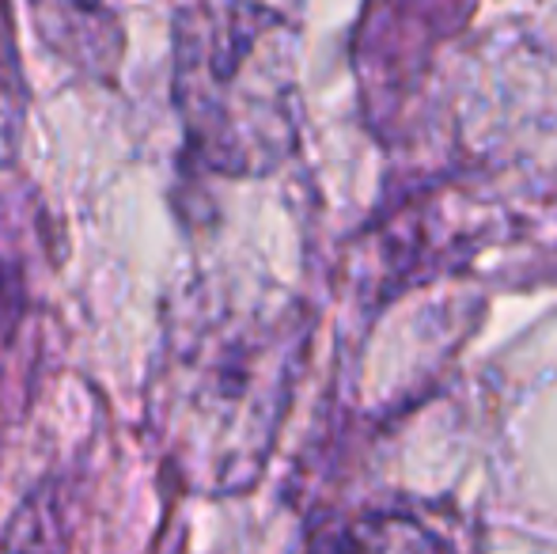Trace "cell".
Here are the masks:
<instances>
[{"label":"cell","mask_w":557,"mask_h":554,"mask_svg":"<svg viewBox=\"0 0 557 554\" xmlns=\"http://www.w3.org/2000/svg\"><path fill=\"white\" fill-rule=\"evenodd\" d=\"M300 331L262 308H190L156 380V429L198 494L250 487L293 395Z\"/></svg>","instance_id":"obj_1"},{"label":"cell","mask_w":557,"mask_h":554,"mask_svg":"<svg viewBox=\"0 0 557 554\" xmlns=\"http://www.w3.org/2000/svg\"><path fill=\"white\" fill-rule=\"evenodd\" d=\"M171 91L190 152L227 178L277 171L300 137L296 30L255 0H178Z\"/></svg>","instance_id":"obj_2"},{"label":"cell","mask_w":557,"mask_h":554,"mask_svg":"<svg viewBox=\"0 0 557 554\" xmlns=\"http://www.w3.org/2000/svg\"><path fill=\"white\" fill-rule=\"evenodd\" d=\"M467 0H372L357 35V73L364 107L391 126L421 84L433 50L467 15ZM380 126V130H383Z\"/></svg>","instance_id":"obj_3"},{"label":"cell","mask_w":557,"mask_h":554,"mask_svg":"<svg viewBox=\"0 0 557 554\" xmlns=\"http://www.w3.org/2000/svg\"><path fill=\"white\" fill-rule=\"evenodd\" d=\"M46 50L84 76L111 81L125 53V27L114 0H27Z\"/></svg>","instance_id":"obj_4"},{"label":"cell","mask_w":557,"mask_h":554,"mask_svg":"<svg viewBox=\"0 0 557 554\" xmlns=\"http://www.w3.org/2000/svg\"><path fill=\"white\" fill-rule=\"evenodd\" d=\"M319 554H455L425 520L406 513H368L323 540Z\"/></svg>","instance_id":"obj_5"},{"label":"cell","mask_w":557,"mask_h":554,"mask_svg":"<svg viewBox=\"0 0 557 554\" xmlns=\"http://www.w3.org/2000/svg\"><path fill=\"white\" fill-rule=\"evenodd\" d=\"M27 122V84H23L20 46L12 35V20L0 8V168L12 163Z\"/></svg>","instance_id":"obj_6"},{"label":"cell","mask_w":557,"mask_h":554,"mask_svg":"<svg viewBox=\"0 0 557 554\" xmlns=\"http://www.w3.org/2000/svg\"><path fill=\"white\" fill-rule=\"evenodd\" d=\"M58 509L42 494L30 497L12 517V528L0 540V554H61L65 543L58 535Z\"/></svg>","instance_id":"obj_7"},{"label":"cell","mask_w":557,"mask_h":554,"mask_svg":"<svg viewBox=\"0 0 557 554\" xmlns=\"http://www.w3.org/2000/svg\"><path fill=\"white\" fill-rule=\"evenodd\" d=\"M15 316H20V281H15V274L0 259V331L12 327Z\"/></svg>","instance_id":"obj_8"}]
</instances>
